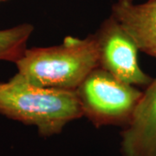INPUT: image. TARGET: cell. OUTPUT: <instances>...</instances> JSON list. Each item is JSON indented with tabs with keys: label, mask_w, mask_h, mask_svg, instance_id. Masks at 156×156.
I'll list each match as a JSON object with an SVG mask.
<instances>
[{
	"label": "cell",
	"mask_w": 156,
	"mask_h": 156,
	"mask_svg": "<svg viewBox=\"0 0 156 156\" xmlns=\"http://www.w3.org/2000/svg\"><path fill=\"white\" fill-rule=\"evenodd\" d=\"M17 77L38 87L76 90L99 67L94 35L85 38L67 37L62 44L26 49L16 62Z\"/></svg>",
	"instance_id": "6da1fadb"
},
{
	"label": "cell",
	"mask_w": 156,
	"mask_h": 156,
	"mask_svg": "<svg viewBox=\"0 0 156 156\" xmlns=\"http://www.w3.org/2000/svg\"><path fill=\"white\" fill-rule=\"evenodd\" d=\"M99 67L133 86H147L152 78L140 67L138 48L125 30L110 16L94 34Z\"/></svg>",
	"instance_id": "277c9868"
},
{
	"label": "cell",
	"mask_w": 156,
	"mask_h": 156,
	"mask_svg": "<svg viewBox=\"0 0 156 156\" xmlns=\"http://www.w3.org/2000/svg\"><path fill=\"white\" fill-rule=\"evenodd\" d=\"M2 1H5V0H0V2H2Z\"/></svg>",
	"instance_id": "ba28073f"
},
{
	"label": "cell",
	"mask_w": 156,
	"mask_h": 156,
	"mask_svg": "<svg viewBox=\"0 0 156 156\" xmlns=\"http://www.w3.org/2000/svg\"><path fill=\"white\" fill-rule=\"evenodd\" d=\"M83 112L95 127H126L131 121L142 92L98 67L77 88Z\"/></svg>",
	"instance_id": "3957f363"
},
{
	"label": "cell",
	"mask_w": 156,
	"mask_h": 156,
	"mask_svg": "<svg viewBox=\"0 0 156 156\" xmlns=\"http://www.w3.org/2000/svg\"><path fill=\"white\" fill-rule=\"evenodd\" d=\"M122 156H156V78L142 92L131 121L121 133Z\"/></svg>",
	"instance_id": "5b68a950"
},
{
	"label": "cell",
	"mask_w": 156,
	"mask_h": 156,
	"mask_svg": "<svg viewBox=\"0 0 156 156\" xmlns=\"http://www.w3.org/2000/svg\"><path fill=\"white\" fill-rule=\"evenodd\" d=\"M113 17L133 39L138 50L156 59V0L135 4L134 0H117Z\"/></svg>",
	"instance_id": "8992f818"
},
{
	"label": "cell",
	"mask_w": 156,
	"mask_h": 156,
	"mask_svg": "<svg viewBox=\"0 0 156 156\" xmlns=\"http://www.w3.org/2000/svg\"><path fill=\"white\" fill-rule=\"evenodd\" d=\"M34 27L23 23L15 27L0 30V61L16 62L23 56Z\"/></svg>",
	"instance_id": "52a82bcc"
},
{
	"label": "cell",
	"mask_w": 156,
	"mask_h": 156,
	"mask_svg": "<svg viewBox=\"0 0 156 156\" xmlns=\"http://www.w3.org/2000/svg\"><path fill=\"white\" fill-rule=\"evenodd\" d=\"M0 114L35 126L43 137L60 134L68 123L83 116L76 90L35 86L16 75L0 83Z\"/></svg>",
	"instance_id": "7a4b0ae2"
}]
</instances>
